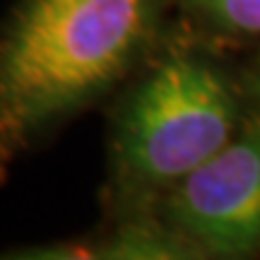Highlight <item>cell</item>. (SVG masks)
Returning a JSON list of instances; mask_svg holds the SVG:
<instances>
[{
    "mask_svg": "<svg viewBox=\"0 0 260 260\" xmlns=\"http://www.w3.org/2000/svg\"><path fill=\"white\" fill-rule=\"evenodd\" d=\"M188 27L207 41L260 39V0H176Z\"/></svg>",
    "mask_w": 260,
    "mask_h": 260,
    "instance_id": "cell-4",
    "label": "cell"
},
{
    "mask_svg": "<svg viewBox=\"0 0 260 260\" xmlns=\"http://www.w3.org/2000/svg\"><path fill=\"white\" fill-rule=\"evenodd\" d=\"M161 219L198 258H251L260 253V109L205 164L157 203Z\"/></svg>",
    "mask_w": 260,
    "mask_h": 260,
    "instance_id": "cell-3",
    "label": "cell"
},
{
    "mask_svg": "<svg viewBox=\"0 0 260 260\" xmlns=\"http://www.w3.org/2000/svg\"><path fill=\"white\" fill-rule=\"evenodd\" d=\"M169 0H15L0 22V186L77 113L145 68Z\"/></svg>",
    "mask_w": 260,
    "mask_h": 260,
    "instance_id": "cell-1",
    "label": "cell"
},
{
    "mask_svg": "<svg viewBox=\"0 0 260 260\" xmlns=\"http://www.w3.org/2000/svg\"><path fill=\"white\" fill-rule=\"evenodd\" d=\"M243 94H246V99L253 104V106H258L260 109V56L255 58V63L251 65V70L248 75L243 77Z\"/></svg>",
    "mask_w": 260,
    "mask_h": 260,
    "instance_id": "cell-5",
    "label": "cell"
},
{
    "mask_svg": "<svg viewBox=\"0 0 260 260\" xmlns=\"http://www.w3.org/2000/svg\"><path fill=\"white\" fill-rule=\"evenodd\" d=\"M246 111L243 84L207 48L193 41L161 44L113 116L106 193L111 214L154 210L236 135Z\"/></svg>",
    "mask_w": 260,
    "mask_h": 260,
    "instance_id": "cell-2",
    "label": "cell"
}]
</instances>
